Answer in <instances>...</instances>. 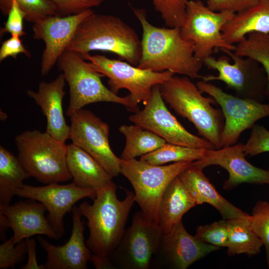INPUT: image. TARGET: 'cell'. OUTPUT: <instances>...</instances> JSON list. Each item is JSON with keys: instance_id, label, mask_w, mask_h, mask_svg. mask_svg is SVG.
Masks as SVG:
<instances>
[{"instance_id": "21", "label": "cell", "mask_w": 269, "mask_h": 269, "mask_svg": "<svg viewBox=\"0 0 269 269\" xmlns=\"http://www.w3.org/2000/svg\"><path fill=\"white\" fill-rule=\"evenodd\" d=\"M227 54L234 62L230 63L229 57L221 56L215 58L212 56L203 61L206 67L218 71V75H207L200 78L202 81L209 82L214 80H220L224 82L227 86L240 93L245 92L246 88L252 83L253 80L265 81L263 76L257 68L253 66L256 61L236 55L233 51L227 49H220Z\"/></svg>"}, {"instance_id": "1", "label": "cell", "mask_w": 269, "mask_h": 269, "mask_svg": "<svg viewBox=\"0 0 269 269\" xmlns=\"http://www.w3.org/2000/svg\"><path fill=\"white\" fill-rule=\"evenodd\" d=\"M133 11L142 31L138 68L200 78L203 62L195 57L193 43L182 37L180 27L156 26L148 21L144 9L133 8Z\"/></svg>"}, {"instance_id": "40", "label": "cell", "mask_w": 269, "mask_h": 269, "mask_svg": "<svg viewBox=\"0 0 269 269\" xmlns=\"http://www.w3.org/2000/svg\"><path fill=\"white\" fill-rule=\"evenodd\" d=\"M23 53L28 58L31 57V53L23 45L19 36L11 35L8 39L4 41L0 48V62L10 56L16 59L17 55Z\"/></svg>"}, {"instance_id": "13", "label": "cell", "mask_w": 269, "mask_h": 269, "mask_svg": "<svg viewBox=\"0 0 269 269\" xmlns=\"http://www.w3.org/2000/svg\"><path fill=\"white\" fill-rule=\"evenodd\" d=\"M69 139L96 160L113 177L121 171V158L111 148L109 127L90 111L80 109L70 116Z\"/></svg>"}, {"instance_id": "39", "label": "cell", "mask_w": 269, "mask_h": 269, "mask_svg": "<svg viewBox=\"0 0 269 269\" xmlns=\"http://www.w3.org/2000/svg\"><path fill=\"white\" fill-rule=\"evenodd\" d=\"M261 0H207L206 5L215 11L238 13L258 4Z\"/></svg>"}, {"instance_id": "19", "label": "cell", "mask_w": 269, "mask_h": 269, "mask_svg": "<svg viewBox=\"0 0 269 269\" xmlns=\"http://www.w3.org/2000/svg\"><path fill=\"white\" fill-rule=\"evenodd\" d=\"M46 211L43 204L30 199L13 205H0V213L7 218L16 244L35 235H45L55 240L61 237L45 217Z\"/></svg>"}, {"instance_id": "11", "label": "cell", "mask_w": 269, "mask_h": 269, "mask_svg": "<svg viewBox=\"0 0 269 269\" xmlns=\"http://www.w3.org/2000/svg\"><path fill=\"white\" fill-rule=\"evenodd\" d=\"M196 85L201 93L213 98L222 109L225 120L221 133L222 147L236 144L244 131L252 128L258 120L269 117V104L233 96L202 80Z\"/></svg>"}, {"instance_id": "36", "label": "cell", "mask_w": 269, "mask_h": 269, "mask_svg": "<svg viewBox=\"0 0 269 269\" xmlns=\"http://www.w3.org/2000/svg\"><path fill=\"white\" fill-rule=\"evenodd\" d=\"M246 156H255L269 151V131L259 125L252 127L250 136L244 144Z\"/></svg>"}, {"instance_id": "18", "label": "cell", "mask_w": 269, "mask_h": 269, "mask_svg": "<svg viewBox=\"0 0 269 269\" xmlns=\"http://www.w3.org/2000/svg\"><path fill=\"white\" fill-rule=\"evenodd\" d=\"M72 213L71 235L62 246H55L44 238L37 240L46 253L45 269H86L87 263L92 261V252L87 246L84 236V223L79 207L74 206Z\"/></svg>"}, {"instance_id": "10", "label": "cell", "mask_w": 269, "mask_h": 269, "mask_svg": "<svg viewBox=\"0 0 269 269\" xmlns=\"http://www.w3.org/2000/svg\"><path fill=\"white\" fill-rule=\"evenodd\" d=\"M163 232L159 225L140 211L110 256L114 269H147L159 247Z\"/></svg>"}, {"instance_id": "32", "label": "cell", "mask_w": 269, "mask_h": 269, "mask_svg": "<svg viewBox=\"0 0 269 269\" xmlns=\"http://www.w3.org/2000/svg\"><path fill=\"white\" fill-rule=\"evenodd\" d=\"M165 24L169 27H181L185 20L188 0H151Z\"/></svg>"}, {"instance_id": "2", "label": "cell", "mask_w": 269, "mask_h": 269, "mask_svg": "<svg viewBox=\"0 0 269 269\" xmlns=\"http://www.w3.org/2000/svg\"><path fill=\"white\" fill-rule=\"evenodd\" d=\"M117 189L112 181L96 190L92 204L85 201L78 206L87 220L89 234L86 243L93 255L110 258L125 233L135 196L134 192L127 191L125 198L120 200Z\"/></svg>"}, {"instance_id": "23", "label": "cell", "mask_w": 269, "mask_h": 269, "mask_svg": "<svg viewBox=\"0 0 269 269\" xmlns=\"http://www.w3.org/2000/svg\"><path fill=\"white\" fill-rule=\"evenodd\" d=\"M66 160L73 182L81 188L96 191L113 181V177L96 160L72 143L67 145Z\"/></svg>"}, {"instance_id": "24", "label": "cell", "mask_w": 269, "mask_h": 269, "mask_svg": "<svg viewBox=\"0 0 269 269\" xmlns=\"http://www.w3.org/2000/svg\"><path fill=\"white\" fill-rule=\"evenodd\" d=\"M222 33L230 44H238L253 32H269V0L236 13L223 27Z\"/></svg>"}, {"instance_id": "30", "label": "cell", "mask_w": 269, "mask_h": 269, "mask_svg": "<svg viewBox=\"0 0 269 269\" xmlns=\"http://www.w3.org/2000/svg\"><path fill=\"white\" fill-rule=\"evenodd\" d=\"M206 149L183 146L165 142L139 159L154 165L180 161H194L202 158Z\"/></svg>"}, {"instance_id": "22", "label": "cell", "mask_w": 269, "mask_h": 269, "mask_svg": "<svg viewBox=\"0 0 269 269\" xmlns=\"http://www.w3.org/2000/svg\"><path fill=\"white\" fill-rule=\"evenodd\" d=\"M203 168L192 164L178 177L196 205L207 203L216 208L223 219L246 216L249 214L239 209L217 191L203 172Z\"/></svg>"}, {"instance_id": "43", "label": "cell", "mask_w": 269, "mask_h": 269, "mask_svg": "<svg viewBox=\"0 0 269 269\" xmlns=\"http://www.w3.org/2000/svg\"><path fill=\"white\" fill-rule=\"evenodd\" d=\"M9 228L8 221L6 217L0 213V238L4 241L5 240V233Z\"/></svg>"}, {"instance_id": "15", "label": "cell", "mask_w": 269, "mask_h": 269, "mask_svg": "<svg viewBox=\"0 0 269 269\" xmlns=\"http://www.w3.org/2000/svg\"><path fill=\"white\" fill-rule=\"evenodd\" d=\"M94 12L90 8L75 14L50 16L33 23V38L45 43L40 62L42 75L48 74L66 50L79 25Z\"/></svg>"}, {"instance_id": "8", "label": "cell", "mask_w": 269, "mask_h": 269, "mask_svg": "<svg viewBox=\"0 0 269 269\" xmlns=\"http://www.w3.org/2000/svg\"><path fill=\"white\" fill-rule=\"evenodd\" d=\"M81 56L89 61L93 70L108 78V84L112 92L117 95L121 89H127L132 101L138 107L140 103L146 104L155 86L163 84L175 75L169 71L153 72L141 69L104 55L87 53Z\"/></svg>"}, {"instance_id": "20", "label": "cell", "mask_w": 269, "mask_h": 269, "mask_svg": "<svg viewBox=\"0 0 269 269\" xmlns=\"http://www.w3.org/2000/svg\"><path fill=\"white\" fill-rule=\"evenodd\" d=\"M66 80L61 73L50 82L41 81L37 92L31 90L27 95L39 106L46 119V132L56 139L65 142L69 139L70 127L65 121L62 101L66 93L64 90Z\"/></svg>"}, {"instance_id": "6", "label": "cell", "mask_w": 269, "mask_h": 269, "mask_svg": "<svg viewBox=\"0 0 269 269\" xmlns=\"http://www.w3.org/2000/svg\"><path fill=\"white\" fill-rule=\"evenodd\" d=\"M57 65L69 86L67 116L88 104L98 102L121 104L134 113L139 110L129 95L120 97L107 88L101 80L104 75L93 70L81 55L66 50L58 59Z\"/></svg>"}, {"instance_id": "5", "label": "cell", "mask_w": 269, "mask_h": 269, "mask_svg": "<svg viewBox=\"0 0 269 269\" xmlns=\"http://www.w3.org/2000/svg\"><path fill=\"white\" fill-rule=\"evenodd\" d=\"M14 141L17 157L30 177L45 184L72 179L67 167L65 142L37 130L23 132Z\"/></svg>"}, {"instance_id": "44", "label": "cell", "mask_w": 269, "mask_h": 269, "mask_svg": "<svg viewBox=\"0 0 269 269\" xmlns=\"http://www.w3.org/2000/svg\"></svg>"}, {"instance_id": "27", "label": "cell", "mask_w": 269, "mask_h": 269, "mask_svg": "<svg viewBox=\"0 0 269 269\" xmlns=\"http://www.w3.org/2000/svg\"><path fill=\"white\" fill-rule=\"evenodd\" d=\"M30 176L18 157L0 146V205L7 206Z\"/></svg>"}, {"instance_id": "37", "label": "cell", "mask_w": 269, "mask_h": 269, "mask_svg": "<svg viewBox=\"0 0 269 269\" xmlns=\"http://www.w3.org/2000/svg\"><path fill=\"white\" fill-rule=\"evenodd\" d=\"M11 6L7 14V19L4 27L0 30V35L9 33L11 35L19 37L26 34L23 29V19L25 13L20 8L15 0H11Z\"/></svg>"}, {"instance_id": "17", "label": "cell", "mask_w": 269, "mask_h": 269, "mask_svg": "<svg viewBox=\"0 0 269 269\" xmlns=\"http://www.w3.org/2000/svg\"><path fill=\"white\" fill-rule=\"evenodd\" d=\"M218 249L219 248L203 242L189 234L181 221L169 232L163 233L159 248L154 256H157L162 267L186 269Z\"/></svg>"}, {"instance_id": "41", "label": "cell", "mask_w": 269, "mask_h": 269, "mask_svg": "<svg viewBox=\"0 0 269 269\" xmlns=\"http://www.w3.org/2000/svg\"><path fill=\"white\" fill-rule=\"evenodd\" d=\"M28 260L25 265L21 266L22 269H45L43 265L38 264L36 254V242L34 239L27 238L25 239Z\"/></svg>"}, {"instance_id": "26", "label": "cell", "mask_w": 269, "mask_h": 269, "mask_svg": "<svg viewBox=\"0 0 269 269\" xmlns=\"http://www.w3.org/2000/svg\"><path fill=\"white\" fill-rule=\"evenodd\" d=\"M226 220L228 255L245 254L251 257L261 252L263 243L253 228L250 215Z\"/></svg>"}, {"instance_id": "33", "label": "cell", "mask_w": 269, "mask_h": 269, "mask_svg": "<svg viewBox=\"0 0 269 269\" xmlns=\"http://www.w3.org/2000/svg\"><path fill=\"white\" fill-rule=\"evenodd\" d=\"M251 221L253 228L263 242L269 267V202L259 201L254 207Z\"/></svg>"}, {"instance_id": "4", "label": "cell", "mask_w": 269, "mask_h": 269, "mask_svg": "<svg viewBox=\"0 0 269 269\" xmlns=\"http://www.w3.org/2000/svg\"><path fill=\"white\" fill-rule=\"evenodd\" d=\"M160 91L165 103L191 122L199 134L215 149L222 147V114L212 106L215 102L213 98L204 96L196 84L185 76L173 75L160 85Z\"/></svg>"}, {"instance_id": "9", "label": "cell", "mask_w": 269, "mask_h": 269, "mask_svg": "<svg viewBox=\"0 0 269 269\" xmlns=\"http://www.w3.org/2000/svg\"><path fill=\"white\" fill-rule=\"evenodd\" d=\"M235 13L212 10L201 0L187 1L185 20L180 27V33L183 39L193 43L196 58L203 62L212 56L215 48L235 50L236 46L225 40L221 31Z\"/></svg>"}, {"instance_id": "3", "label": "cell", "mask_w": 269, "mask_h": 269, "mask_svg": "<svg viewBox=\"0 0 269 269\" xmlns=\"http://www.w3.org/2000/svg\"><path fill=\"white\" fill-rule=\"evenodd\" d=\"M66 50L81 55L108 51L136 66L141 54V40L132 27L119 17L94 12L79 25Z\"/></svg>"}, {"instance_id": "34", "label": "cell", "mask_w": 269, "mask_h": 269, "mask_svg": "<svg viewBox=\"0 0 269 269\" xmlns=\"http://www.w3.org/2000/svg\"><path fill=\"white\" fill-rule=\"evenodd\" d=\"M194 236L203 242L218 248L227 247L228 237L227 220L223 219L199 226Z\"/></svg>"}, {"instance_id": "42", "label": "cell", "mask_w": 269, "mask_h": 269, "mask_svg": "<svg viewBox=\"0 0 269 269\" xmlns=\"http://www.w3.org/2000/svg\"><path fill=\"white\" fill-rule=\"evenodd\" d=\"M97 269H114L109 257L98 256L92 255V261Z\"/></svg>"}, {"instance_id": "35", "label": "cell", "mask_w": 269, "mask_h": 269, "mask_svg": "<svg viewBox=\"0 0 269 269\" xmlns=\"http://www.w3.org/2000/svg\"><path fill=\"white\" fill-rule=\"evenodd\" d=\"M26 253L25 240L16 244L11 237L0 245V269H14L25 260Z\"/></svg>"}, {"instance_id": "29", "label": "cell", "mask_w": 269, "mask_h": 269, "mask_svg": "<svg viewBox=\"0 0 269 269\" xmlns=\"http://www.w3.org/2000/svg\"><path fill=\"white\" fill-rule=\"evenodd\" d=\"M234 53L251 59L263 66L267 75L266 94L269 97V32H253L237 44Z\"/></svg>"}, {"instance_id": "31", "label": "cell", "mask_w": 269, "mask_h": 269, "mask_svg": "<svg viewBox=\"0 0 269 269\" xmlns=\"http://www.w3.org/2000/svg\"><path fill=\"white\" fill-rule=\"evenodd\" d=\"M25 13V20L35 23L50 16H60L58 7L51 0H15ZM11 0H0V9L7 16L11 6Z\"/></svg>"}, {"instance_id": "12", "label": "cell", "mask_w": 269, "mask_h": 269, "mask_svg": "<svg viewBox=\"0 0 269 269\" xmlns=\"http://www.w3.org/2000/svg\"><path fill=\"white\" fill-rule=\"evenodd\" d=\"M142 110L129 117V120L173 144L204 149H215L213 144L189 132L169 112L160 91L155 86Z\"/></svg>"}, {"instance_id": "7", "label": "cell", "mask_w": 269, "mask_h": 269, "mask_svg": "<svg viewBox=\"0 0 269 269\" xmlns=\"http://www.w3.org/2000/svg\"><path fill=\"white\" fill-rule=\"evenodd\" d=\"M193 162L180 161L164 165L152 164L136 158L121 159L120 173L131 183L135 202L141 211L148 220L158 224V210L164 191Z\"/></svg>"}, {"instance_id": "28", "label": "cell", "mask_w": 269, "mask_h": 269, "mask_svg": "<svg viewBox=\"0 0 269 269\" xmlns=\"http://www.w3.org/2000/svg\"><path fill=\"white\" fill-rule=\"evenodd\" d=\"M119 130L126 138V144L120 157L123 160L141 156L156 150L166 142L157 134L136 124L123 125Z\"/></svg>"}, {"instance_id": "14", "label": "cell", "mask_w": 269, "mask_h": 269, "mask_svg": "<svg viewBox=\"0 0 269 269\" xmlns=\"http://www.w3.org/2000/svg\"><path fill=\"white\" fill-rule=\"evenodd\" d=\"M16 195L36 200L44 205L47 219L55 231L62 237L64 233L63 218L72 211L74 205L86 197L94 199L96 191L81 188L73 182L68 184L54 183L41 186L24 184Z\"/></svg>"}, {"instance_id": "16", "label": "cell", "mask_w": 269, "mask_h": 269, "mask_svg": "<svg viewBox=\"0 0 269 269\" xmlns=\"http://www.w3.org/2000/svg\"><path fill=\"white\" fill-rule=\"evenodd\" d=\"M244 144L238 143L219 149H206L203 157L194 161L202 168L212 165H219L229 173L223 188L230 190L244 183L269 185V169L256 167L245 158Z\"/></svg>"}, {"instance_id": "38", "label": "cell", "mask_w": 269, "mask_h": 269, "mask_svg": "<svg viewBox=\"0 0 269 269\" xmlns=\"http://www.w3.org/2000/svg\"><path fill=\"white\" fill-rule=\"evenodd\" d=\"M58 7L61 16L75 14L97 7L106 0H51Z\"/></svg>"}, {"instance_id": "25", "label": "cell", "mask_w": 269, "mask_h": 269, "mask_svg": "<svg viewBox=\"0 0 269 269\" xmlns=\"http://www.w3.org/2000/svg\"><path fill=\"white\" fill-rule=\"evenodd\" d=\"M196 204L178 176L168 186L160 200L157 213L158 224L163 233L170 231L183 215Z\"/></svg>"}]
</instances>
